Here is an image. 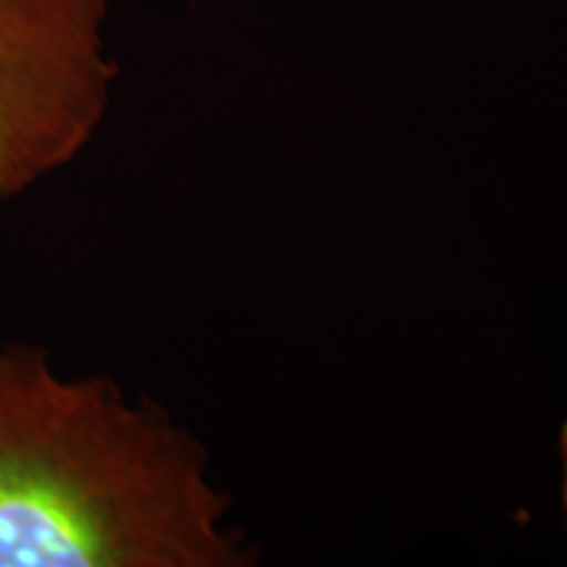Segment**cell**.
<instances>
[{
	"mask_svg": "<svg viewBox=\"0 0 567 567\" xmlns=\"http://www.w3.org/2000/svg\"><path fill=\"white\" fill-rule=\"evenodd\" d=\"M210 455L158 402L0 347V567H245Z\"/></svg>",
	"mask_w": 567,
	"mask_h": 567,
	"instance_id": "6da1fadb",
	"label": "cell"
},
{
	"mask_svg": "<svg viewBox=\"0 0 567 567\" xmlns=\"http://www.w3.org/2000/svg\"><path fill=\"white\" fill-rule=\"evenodd\" d=\"M111 0H0V200H17L87 151L118 66Z\"/></svg>",
	"mask_w": 567,
	"mask_h": 567,
	"instance_id": "7a4b0ae2",
	"label": "cell"
},
{
	"mask_svg": "<svg viewBox=\"0 0 567 567\" xmlns=\"http://www.w3.org/2000/svg\"><path fill=\"white\" fill-rule=\"evenodd\" d=\"M559 463H563V509L567 517V421L563 425V434H559Z\"/></svg>",
	"mask_w": 567,
	"mask_h": 567,
	"instance_id": "3957f363",
	"label": "cell"
}]
</instances>
